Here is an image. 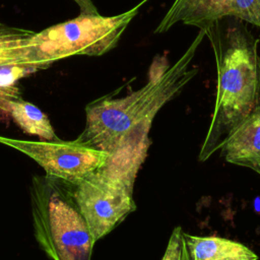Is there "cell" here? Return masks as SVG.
Masks as SVG:
<instances>
[{
  "instance_id": "1",
  "label": "cell",
  "mask_w": 260,
  "mask_h": 260,
  "mask_svg": "<svg viewBox=\"0 0 260 260\" xmlns=\"http://www.w3.org/2000/svg\"><path fill=\"white\" fill-rule=\"evenodd\" d=\"M206 31L203 28L172 65L156 56L149 68L148 81L123 98L104 96L85 108V128L77 138L99 150L111 153L138 130H150L158 111L177 96L198 73L192 60Z\"/></svg>"
},
{
  "instance_id": "2",
  "label": "cell",
  "mask_w": 260,
  "mask_h": 260,
  "mask_svg": "<svg viewBox=\"0 0 260 260\" xmlns=\"http://www.w3.org/2000/svg\"><path fill=\"white\" fill-rule=\"evenodd\" d=\"M224 41L212 42L217 67L214 110L198 159L207 160L230 133L260 106V58L258 41L235 18Z\"/></svg>"
},
{
  "instance_id": "3",
  "label": "cell",
  "mask_w": 260,
  "mask_h": 260,
  "mask_svg": "<svg viewBox=\"0 0 260 260\" xmlns=\"http://www.w3.org/2000/svg\"><path fill=\"white\" fill-rule=\"evenodd\" d=\"M145 158L137 149H117L102 167L72 185V198L94 243L136 210L134 183Z\"/></svg>"
},
{
  "instance_id": "4",
  "label": "cell",
  "mask_w": 260,
  "mask_h": 260,
  "mask_svg": "<svg viewBox=\"0 0 260 260\" xmlns=\"http://www.w3.org/2000/svg\"><path fill=\"white\" fill-rule=\"evenodd\" d=\"M58 179L35 176L30 186L34 234L52 260H90L94 241L71 194Z\"/></svg>"
},
{
  "instance_id": "5",
  "label": "cell",
  "mask_w": 260,
  "mask_h": 260,
  "mask_svg": "<svg viewBox=\"0 0 260 260\" xmlns=\"http://www.w3.org/2000/svg\"><path fill=\"white\" fill-rule=\"evenodd\" d=\"M139 6L114 16L82 14L34 31L27 43L32 69H46L53 63L73 56H101L114 49Z\"/></svg>"
},
{
  "instance_id": "6",
  "label": "cell",
  "mask_w": 260,
  "mask_h": 260,
  "mask_svg": "<svg viewBox=\"0 0 260 260\" xmlns=\"http://www.w3.org/2000/svg\"><path fill=\"white\" fill-rule=\"evenodd\" d=\"M0 143L15 148L36 160L48 177L76 184L98 170L107 160L109 153L93 148L79 139L73 141H29L0 136Z\"/></svg>"
},
{
  "instance_id": "7",
  "label": "cell",
  "mask_w": 260,
  "mask_h": 260,
  "mask_svg": "<svg viewBox=\"0 0 260 260\" xmlns=\"http://www.w3.org/2000/svg\"><path fill=\"white\" fill-rule=\"evenodd\" d=\"M228 17L260 28V0H175L154 32H167L179 22L206 29Z\"/></svg>"
},
{
  "instance_id": "8",
  "label": "cell",
  "mask_w": 260,
  "mask_h": 260,
  "mask_svg": "<svg viewBox=\"0 0 260 260\" xmlns=\"http://www.w3.org/2000/svg\"><path fill=\"white\" fill-rule=\"evenodd\" d=\"M32 30L0 22V110L8 101L20 98L17 81L35 72L28 57L27 43Z\"/></svg>"
},
{
  "instance_id": "9",
  "label": "cell",
  "mask_w": 260,
  "mask_h": 260,
  "mask_svg": "<svg viewBox=\"0 0 260 260\" xmlns=\"http://www.w3.org/2000/svg\"><path fill=\"white\" fill-rule=\"evenodd\" d=\"M219 149L228 162L237 166L253 169L260 161V106L230 133Z\"/></svg>"
},
{
  "instance_id": "10",
  "label": "cell",
  "mask_w": 260,
  "mask_h": 260,
  "mask_svg": "<svg viewBox=\"0 0 260 260\" xmlns=\"http://www.w3.org/2000/svg\"><path fill=\"white\" fill-rule=\"evenodd\" d=\"M191 260H258V255L241 242L217 236H194L184 232Z\"/></svg>"
},
{
  "instance_id": "11",
  "label": "cell",
  "mask_w": 260,
  "mask_h": 260,
  "mask_svg": "<svg viewBox=\"0 0 260 260\" xmlns=\"http://www.w3.org/2000/svg\"><path fill=\"white\" fill-rule=\"evenodd\" d=\"M5 112L26 134L39 136L44 140L57 138L48 116L34 104L21 100V98L10 100Z\"/></svg>"
},
{
  "instance_id": "12",
  "label": "cell",
  "mask_w": 260,
  "mask_h": 260,
  "mask_svg": "<svg viewBox=\"0 0 260 260\" xmlns=\"http://www.w3.org/2000/svg\"><path fill=\"white\" fill-rule=\"evenodd\" d=\"M161 260H191L184 240V231L176 226L169 239Z\"/></svg>"
},
{
  "instance_id": "13",
  "label": "cell",
  "mask_w": 260,
  "mask_h": 260,
  "mask_svg": "<svg viewBox=\"0 0 260 260\" xmlns=\"http://www.w3.org/2000/svg\"><path fill=\"white\" fill-rule=\"evenodd\" d=\"M80 9L82 14H96L99 13L96 7L91 0H73Z\"/></svg>"
},
{
  "instance_id": "14",
  "label": "cell",
  "mask_w": 260,
  "mask_h": 260,
  "mask_svg": "<svg viewBox=\"0 0 260 260\" xmlns=\"http://www.w3.org/2000/svg\"><path fill=\"white\" fill-rule=\"evenodd\" d=\"M253 171H255L256 173H258L259 175H260V161H258L255 166H254V168L252 169Z\"/></svg>"
}]
</instances>
